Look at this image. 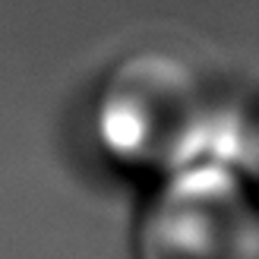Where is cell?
Instances as JSON below:
<instances>
[{
  "mask_svg": "<svg viewBox=\"0 0 259 259\" xmlns=\"http://www.w3.org/2000/svg\"><path fill=\"white\" fill-rule=\"evenodd\" d=\"M136 259H259V215L247 184L222 164H187L139 215Z\"/></svg>",
  "mask_w": 259,
  "mask_h": 259,
  "instance_id": "cell-2",
  "label": "cell"
},
{
  "mask_svg": "<svg viewBox=\"0 0 259 259\" xmlns=\"http://www.w3.org/2000/svg\"><path fill=\"white\" fill-rule=\"evenodd\" d=\"M209 120L205 85L180 57L142 51L114 70L98 123L114 155L139 164L174 167L190 158Z\"/></svg>",
  "mask_w": 259,
  "mask_h": 259,
  "instance_id": "cell-1",
  "label": "cell"
}]
</instances>
